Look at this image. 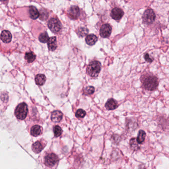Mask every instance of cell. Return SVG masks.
I'll use <instances>...</instances> for the list:
<instances>
[{"label":"cell","instance_id":"6da1fadb","mask_svg":"<svg viewBox=\"0 0 169 169\" xmlns=\"http://www.w3.org/2000/svg\"><path fill=\"white\" fill-rule=\"evenodd\" d=\"M142 85L146 90H155L159 84L158 79L155 76L151 74H145L141 77Z\"/></svg>","mask_w":169,"mask_h":169},{"label":"cell","instance_id":"7a4b0ae2","mask_svg":"<svg viewBox=\"0 0 169 169\" xmlns=\"http://www.w3.org/2000/svg\"><path fill=\"white\" fill-rule=\"evenodd\" d=\"M101 63L97 60L90 62L87 68V74L90 77L95 78L98 76L101 71Z\"/></svg>","mask_w":169,"mask_h":169},{"label":"cell","instance_id":"3957f363","mask_svg":"<svg viewBox=\"0 0 169 169\" xmlns=\"http://www.w3.org/2000/svg\"><path fill=\"white\" fill-rule=\"evenodd\" d=\"M28 112V107L26 103H20L17 106L15 111V114L17 119L20 120L25 119Z\"/></svg>","mask_w":169,"mask_h":169},{"label":"cell","instance_id":"277c9868","mask_svg":"<svg viewBox=\"0 0 169 169\" xmlns=\"http://www.w3.org/2000/svg\"><path fill=\"white\" fill-rule=\"evenodd\" d=\"M49 28L55 33L59 32L62 28V24L59 20L56 18H52L48 23Z\"/></svg>","mask_w":169,"mask_h":169},{"label":"cell","instance_id":"5b68a950","mask_svg":"<svg viewBox=\"0 0 169 169\" xmlns=\"http://www.w3.org/2000/svg\"><path fill=\"white\" fill-rule=\"evenodd\" d=\"M156 15L152 9H148L145 11L143 15V20L146 24H151L155 20Z\"/></svg>","mask_w":169,"mask_h":169},{"label":"cell","instance_id":"8992f818","mask_svg":"<svg viewBox=\"0 0 169 169\" xmlns=\"http://www.w3.org/2000/svg\"><path fill=\"white\" fill-rule=\"evenodd\" d=\"M59 161V158L56 154L50 153L48 154L44 159V163L46 166L49 167H53Z\"/></svg>","mask_w":169,"mask_h":169},{"label":"cell","instance_id":"52a82bcc","mask_svg":"<svg viewBox=\"0 0 169 169\" xmlns=\"http://www.w3.org/2000/svg\"><path fill=\"white\" fill-rule=\"evenodd\" d=\"M112 32V27L109 24H104L102 25L100 30V34L103 38H108L110 36Z\"/></svg>","mask_w":169,"mask_h":169},{"label":"cell","instance_id":"ba28073f","mask_svg":"<svg viewBox=\"0 0 169 169\" xmlns=\"http://www.w3.org/2000/svg\"><path fill=\"white\" fill-rule=\"evenodd\" d=\"M80 14V11L77 6H71L68 11V16L73 20H76Z\"/></svg>","mask_w":169,"mask_h":169},{"label":"cell","instance_id":"9c48e42d","mask_svg":"<svg viewBox=\"0 0 169 169\" xmlns=\"http://www.w3.org/2000/svg\"><path fill=\"white\" fill-rule=\"evenodd\" d=\"M124 12L122 9L119 8H115L112 9L111 16L112 18L116 20H119L123 17Z\"/></svg>","mask_w":169,"mask_h":169},{"label":"cell","instance_id":"30bf717a","mask_svg":"<svg viewBox=\"0 0 169 169\" xmlns=\"http://www.w3.org/2000/svg\"><path fill=\"white\" fill-rule=\"evenodd\" d=\"M1 39L5 43H9L12 41V35L10 32L8 30H4L1 33Z\"/></svg>","mask_w":169,"mask_h":169},{"label":"cell","instance_id":"8fae6325","mask_svg":"<svg viewBox=\"0 0 169 169\" xmlns=\"http://www.w3.org/2000/svg\"><path fill=\"white\" fill-rule=\"evenodd\" d=\"M47 45H48L49 50L50 51H54L56 50L57 47V38L56 37H52L49 38V39L47 42Z\"/></svg>","mask_w":169,"mask_h":169},{"label":"cell","instance_id":"7c38bea8","mask_svg":"<svg viewBox=\"0 0 169 169\" xmlns=\"http://www.w3.org/2000/svg\"><path fill=\"white\" fill-rule=\"evenodd\" d=\"M63 114L60 111H54L52 113V121L55 122H60L63 118Z\"/></svg>","mask_w":169,"mask_h":169},{"label":"cell","instance_id":"4fadbf2b","mask_svg":"<svg viewBox=\"0 0 169 169\" xmlns=\"http://www.w3.org/2000/svg\"><path fill=\"white\" fill-rule=\"evenodd\" d=\"M118 107L117 102L113 99L108 100L105 104V107L109 110H113L117 108Z\"/></svg>","mask_w":169,"mask_h":169},{"label":"cell","instance_id":"5bb4252c","mask_svg":"<svg viewBox=\"0 0 169 169\" xmlns=\"http://www.w3.org/2000/svg\"><path fill=\"white\" fill-rule=\"evenodd\" d=\"M44 147V146L42 143L40 141H37L33 144L32 149L34 152H35V153H39L42 150Z\"/></svg>","mask_w":169,"mask_h":169},{"label":"cell","instance_id":"9a60e30c","mask_svg":"<svg viewBox=\"0 0 169 169\" xmlns=\"http://www.w3.org/2000/svg\"><path fill=\"white\" fill-rule=\"evenodd\" d=\"M98 38L94 34H90L89 35H87L85 38V41L88 45H93L96 43Z\"/></svg>","mask_w":169,"mask_h":169},{"label":"cell","instance_id":"2e32d148","mask_svg":"<svg viewBox=\"0 0 169 169\" xmlns=\"http://www.w3.org/2000/svg\"><path fill=\"white\" fill-rule=\"evenodd\" d=\"M29 12L30 15V17L33 20H36L40 16V14L38 9L35 7L31 6L29 8Z\"/></svg>","mask_w":169,"mask_h":169},{"label":"cell","instance_id":"e0dca14e","mask_svg":"<svg viewBox=\"0 0 169 169\" xmlns=\"http://www.w3.org/2000/svg\"><path fill=\"white\" fill-rule=\"evenodd\" d=\"M42 131V128L40 125H34L32 127L30 133L33 136H37L41 134Z\"/></svg>","mask_w":169,"mask_h":169},{"label":"cell","instance_id":"ac0fdd59","mask_svg":"<svg viewBox=\"0 0 169 169\" xmlns=\"http://www.w3.org/2000/svg\"><path fill=\"white\" fill-rule=\"evenodd\" d=\"M46 80V78L44 74H38L35 76V82L38 85H43L45 82Z\"/></svg>","mask_w":169,"mask_h":169},{"label":"cell","instance_id":"d6986e66","mask_svg":"<svg viewBox=\"0 0 169 169\" xmlns=\"http://www.w3.org/2000/svg\"><path fill=\"white\" fill-rule=\"evenodd\" d=\"M136 138H133L130 140V148L133 151H137L139 149L140 146Z\"/></svg>","mask_w":169,"mask_h":169},{"label":"cell","instance_id":"ffe728a7","mask_svg":"<svg viewBox=\"0 0 169 169\" xmlns=\"http://www.w3.org/2000/svg\"><path fill=\"white\" fill-rule=\"evenodd\" d=\"M76 32L79 37H83L87 34L88 29L85 27H80L78 28L77 30H76Z\"/></svg>","mask_w":169,"mask_h":169},{"label":"cell","instance_id":"44dd1931","mask_svg":"<svg viewBox=\"0 0 169 169\" xmlns=\"http://www.w3.org/2000/svg\"><path fill=\"white\" fill-rule=\"evenodd\" d=\"M146 137V133L143 130H141L138 132L137 141L139 144H141L144 141Z\"/></svg>","mask_w":169,"mask_h":169},{"label":"cell","instance_id":"7402d4cb","mask_svg":"<svg viewBox=\"0 0 169 169\" xmlns=\"http://www.w3.org/2000/svg\"><path fill=\"white\" fill-rule=\"evenodd\" d=\"M25 59L28 63H32L36 59V55L33 52H27L25 55Z\"/></svg>","mask_w":169,"mask_h":169},{"label":"cell","instance_id":"603a6c76","mask_svg":"<svg viewBox=\"0 0 169 169\" xmlns=\"http://www.w3.org/2000/svg\"><path fill=\"white\" fill-rule=\"evenodd\" d=\"M49 39V38L48 35L46 32L42 33L40 34L39 40L41 42L43 43L47 42Z\"/></svg>","mask_w":169,"mask_h":169},{"label":"cell","instance_id":"cb8c5ba5","mask_svg":"<svg viewBox=\"0 0 169 169\" xmlns=\"http://www.w3.org/2000/svg\"><path fill=\"white\" fill-rule=\"evenodd\" d=\"M54 133L55 136L56 137H59L60 136V135L62 134V130L59 125H56L54 127Z\"/></svg>","mask_w":169,"mask_h":169},{"label":"cell","instance_id":"d4e9b609","mask_svg":"<svg viewBox=\"0 0 169 169\" xmlns=\"http://www.w3.org/2000/svg\"><path fill=\"white\" fill-rule=\"evenodd\" d=\"M86 112L83 109H79L76 113V116L78 118H83L85 116Z\"/></svg>","mask_w":169,"mask_h":169},{"label":"cell","instance_id":"484cf974","mask_svg":"<svg viewBox=\"0 0 169 169\" xmlns=\"http://www.w3.org/2000/svg\"><path fill=\"white\" fill-rule=\"evenodd\" d=\"M95 91V88L93 86H88L87 87L85 88L84 89V93L86 94H92Z\"/></svg>","mask_w":169,"mask_h":169},{"label":"cell","instance_id":"4316f807","mask_svg":"<svg viewBox=\"0 0 169 169\" xmlns=\"http://www.w3.org/2000/svg\"><path fill=\"white\" fill-rule=\"evenodd\" d=\"M40 14L41 15H40V18L42 20H46L48 17L49 13L47 12H45V10H42V12L41 11Z\"/></svg>","mask_w":169,"mask_h":169},{"label":"cell","instance_id":"83f0119b","mask_svg":"<svg viewBox=\"0 0 169 169\" xmlns=\"http://www.w3.org/2000/svg\"><path fill=\"white\" fill-rule=\"evenodd\" d=\"M144 59L146 62H149V63L152 62L153 60L152 59H151V58L150 57L149 55L148 54H146L144 55Z\"/></svg>","mask_w":169,"mask_h":169},{"label":"cell","instance_id":"f1b7e54d","mask_svg":"<svg viewBox=\"0 0 169 169\" xmlns=\"http://www.w3.org/2000/svg\"><path fill=\"white\" fill-rule=\"evenodd\" d=\"M1 1L2 2H3V1H7V0H1Z\"/></svg>","mask_w":169,"mask_h":169}]
</instances>
